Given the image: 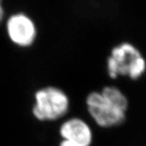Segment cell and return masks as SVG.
Wrapping results in <instances>:
<instances>
[{
    "instance_id": "6da1fadb",
    "label": "cell",
    "mask_w": 146,
    "mask_h": 146,
    "mask_svg": "<svg viewBox=\"0 0 146 146\" xmlns=\"http://www.w3.org/2000/svg\"><path fill=\"white\" fill-rule=\"evenodd\" d=\"M89 115L102 127L120 124L125 119L127 100L119 89L107 86L101 92H92L86 98Z\"/></svg>"
},
{
    "instance_id": "7a4b0ae2",
    "label": "cell",
    "mask_w": 146,
    "mask_h": 146,
    "mask_svg": "<svg viewBox=\"0 0 146 146\" xmlns=\"http://www.w3.org/2000/svg\"><path fill=\"white\" fill-rule=\"evenodd\" d=\"M145 69L146 62L141 52L127 42L115 46L107 60V72L111 78L123 76L136 80Z\"/></svg>"
},
{
    "instance_id": "3957f363",
    "label": "cell",
    "mask_w": 146,
    "mask_h": 146,
    "mask_svg": "<svg viewBox=\"0 0 146 146\" xmlns=\"http://www.w3.org/2000/svg\"><path fill=\"white\" fill-rule=\"evenodd\" d=\"M32 112L34 118L42 122L56 121L68 114L70 99L63 89L55 86H46L34 94Z\"/></svg>"
},
{
    "instance_id": "277c9868",
    "label": "cell",
    "mask_w": 146,
    "mask_h": 146,
    "mask_svg": "<svg viewBox=\"0 0 146 146\" xmlns=\"http://www.w3.org/2000/svg\"><path fill=\"white\" fill-rule=\"evenodd\" d=\"M7 29L11 41L18 46H31L36 37V28L33 22L23 14L11 16L7 21Z\"/></svg>"
},
{
    "instance_id": "5b68a950",
    "label": "cell",
    "mask_w": 146,
    "mask_h": 146,
    "mask_svg": "<svg viewBox=\"0 0 146 146\" xmlns=\"http://www.w3.org/2000/svg\"><path fill=\"white\" fill-rule=\"evenodd\" d=\"M59 135L63 140L72 141L80 146H90L93 131L89 125L77 117L65 120L59 127Z\"/></svg>"
},
{
    "instance_id": "8992f818",
    "label": "cell",
    "mask_w": 146,
    "mask_h": 146,
    "mask_svg": "<svg viewBox=\"0 0 146 146\" xmlns=\"http://www.w3.org/2000/svg\"><path fill=\"white\" fill-rule=\"evenodd\" d=\"M59 146H80L77 144L74 143L72 141H67V140H63L59 143Z\"/></svg>"
},
{
    "instance_id": "52a82bcc",
    "label": "cell",
    "mask_w": 146,
    "mask_h": 146,
    "mask_svg": "<svg viewBox=\"0 0 146 146\" xmlns=\"http://www.w3.org/2000/svg\"><path fill=\"white\" fill-rule=\"evenodd\" d=\"M3 18V7L1 4V0H0V22L2 21Z\"/></svg>"
}]
</instances>
